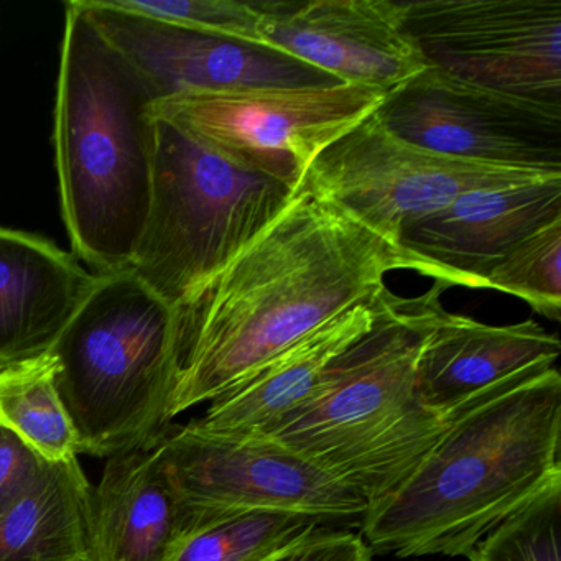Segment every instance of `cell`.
Here are the masks:
<instances>
[{"mask_svg": "<svg viewBox=\"0 0 561 561\" xmlns=\"http://www.w3.org/2000/svg\"><path fill=\"white\" fill-rule=\"evenodd\" d=\"M149 81L67 4L55 107L61 215L94 275L127 271L149 218L159 103Z\"/></svg>", "mask_w": 561, "mask_h": 561, "instance_id": "3", "label": "cell"}, {"mask_svg": "<svg viewBox=\"0 0 561 561\" xmlns=\"http://www.w3.org/2000/svg\"><path fill=\"white\" fill-rule=\"evenodd\" d=\"M259 44L341 83L390 91L425 70L393 0H252Z\"/></svg>", "mask_w": 561, "mask_h": 561, "instance_id": "13", "label": "cell"}, {"mask_svg": "<svg viewBox=\"0 0 561 561\" xmlns=\"http://www.w3.org/2000/svg\"><path fill=\"white\" fill-rule=\"evenodd\" d=\"M514 295L548 320L561 314V219L518 242L488 277V287Z\"/></svg>", "mask_w": 561, "mask_h": 561, "instance_id": "22", "label": "cell"}, {"mask_svg": "<svg viewBox=\"0 0 561 561\" xmlns=\"http://www.w3.org/2000/svg\"><path fill=\"white\" fill-rule=\"evenodd\" d=\"M297 190L159 119L149 218L130 271L176 307L267 231Z\"/></svg>", "mask_w": 561, "mask_h": 561, "instance_id": "6", "label": "cell"}, {"mask_svg": "<svg viewBox=\"0 0 561 561\" xmlns=\"http://www.w3.org/2000/svg\"><path fill=\"white\" fill-rule=\"evenodd\" d=\"M119 8L225 37L259 44L252 0H114Z\"/></svg>", "mask_w": 561, "mask_h": 561, "instance_id": "24", "label": "cell"}, {"mask_svg": "<svg viewBox=\"0 0 561 561\" xmlns=\"http://www.w3.org/2000/svg\"><path fill=\"white\" fill-rule=\"evenodd\" d=\"M153 448L202 525L232 512L284 511L337 527L359 525L369 508L350 485L268 439L215 438L182 426Z\"/></svg>", "mask_w": 561, "mask_h": 561, "instance_id": "10", "label": "cell"}, {"mask_svg": "<svg viewBox=\"0 0 561 561\" xmlns=\"http://www.w3.org/2000/svg\"><path fill=\"white\" fill-rule=\"evenodd\" d=\"M392 271H405L396 245L300 183L267 231L173 307V413L211 402L331 318L376 300Z\"/></svg>", "mask_w": 561, "mask_h": 561, "instance_id": "1", "label": "cell"}, {"mask_svg": "<svg viewBox=\"0 0 561 561\" xmlns=\"http://www.w3.org/2000/svg\"><path fill=\"white\" fill-rule=\"evenodd\" d=\"M377 298L331 318L255 367L213 399L205 416L193 420L186 428L215 438L267 436L288 413L313 396L333 360L373 328L379 310Z\"/></svg>", "mask_w": 561, "mask_h": 561, "instance_id": "15", "label": "cell"}, {"mask_svg": "<svg viewBox=\"0 0 561 561\" xmlns=\"http://www.w3.org/2000/svg\"><path fill=\"white\" fill-rule=\"evenodd\" d=\"M561 484V376L528 367L445 416L435 445L370 507L360 537L370 551L465 557L502 522Z\"/></svg>", "mask_w": 561, "mask_h": 561, "instance_id": "2", "label": "cell"}, {"mask_svg": "<svg viewBox=\"0 0 561 561\" xmlns=\"http://www.w3.org/2000/svg\"><path fill=\"white\" fill-rule=\"evenodd\" d=\"M47 462L0 423V514L35 484Z\"/></svg>", "mask_w": 561, "mask_h": 561, "instance_id": "25", "label": "cell"}, {"mask_svg": "<svg viewBox=\"0 0 561 561\" xmlns=\"http://www.w3.org/2000/svg\"><path fill=\"white\" fill-rule=\"evenodd\" d=\"M199 525L156 448L111 456L91 488L88 561H172Z\"/></svg>", "mask_w": 561, "mask_h": 561, "instance_id": "16", "label": "cell"}, {"mask_svg": "<svg viewBox=\"0 0 561 561\" xmlns=\"http://www.w3.org/2000/svg\"><path fill=\"white\" fill-rule=\"evenodd\" d=\"M91 485L78 458L47 462L0 514V561H88Z\"/></svg>", "mask_w": 561, "mask_h": 561, "instance_id": "19", "label": "cell"}, {"mask_svg": "<svg viewBox=\"0 0 561 561\" xmlns=\"http://www.w3.org/2000/svg\"><path fill=\"white\" fill-rule=\"evenodd\" d=\"M561 219V179L472 190L410 222L397 249L405 271L443 287H488L492 268L528 236Z\"/></svg>", "mask_w": 561, "mask_h": 561, "instance_id": "14", "label": "cell"}, {"mask_svg": "<svg viewBox=\"0 0 561 561\" xmlns=\"http://www.w3.org/2000/svg\"><path fill=\"white\" fill-rule=\"evenodd\" d=\"M445 290L433 284L422 297L400 298L386 288L373 328L333 360L313 396L262 439L320 466L369 508L379 504L445 430L416 379L420 350Z\"/></svg>", "mask_w": 561, "mask_h": 561, "instance_id": "4", "label": "cell"}, {"mask_svg": "<svg viewBox=\"0 0 561 561\" xmlns=\"http://www.w3.org/2000/svg\"><path fill=\"white\" fill-rule=\"evenodd\" d=\"M94 280L54 242L0 228V369L48 356Z\"/></svg>", "mask_w": 561, "mask_h": 561, "instance_id": "17", "label": "cell"}, {"mask_svg": "<svg viewBox=\"0 0 561 561\" xmlns=\"http://www.w3.org/2000/svg\"><path fill=\"white\" fill-rule=\"evenodd\" d=\"M267 561H373V551L360 535L327 525Z\"/></svg>", "mask_w": 561, "mask_h": 561, "instance_id": "26", "label": "cell"}, {"mask_svg": "<svg viewBox=\"0 0 561 561\" xmlns=\"http://www.w3.org/2000/svg\"><path fill=\"white\" fill-rule=\"evenodd\" d=\"M376 116L400 139L466 162L561 175V106L465 83L435 68L387 94Z\"/></svg>", "mask_w": 561, "mask_h": 561, "instance_id": "11", "label": "cell"}, {"mask_svg": "<svg viewBox=\"0 0 561 561\" xmlns=\"http://www.w3.org/2000/svg\"><path fill=\"white\" fill-rule=\"evenodd\" d=\"M413 561H419V560H413Z\"/></svg>", "mask_w": 561, "mask_h": 561, "instance_id": "27", "label": "cell"}, {"mask_svg": "<svg viewBox=\"0 0 561 561\" xmlns=\"http://www.w3.org/2000/svg\"><path fill=\"white\" fill-rule=\"evenodd\" d=\"M0 423L45 461L77 458V432L55 383L50 354L0 369Z\"/></svg>", "mask_w": 561, "mask_h": 561, "instance_id": "20", "label": "cell"}, {"mask_svg": "<svg viewBox=\"0 0 561 561\" xmlns=\"http://www.w3.org/2000/svg\"><path fill=\"white\" fill-rule=\"evenodd\" d=\"M78 451L111 458L153 448L175 419V308L130 268L96 275L50 351Z\"/></svg>", "mask_w": 561, "mask_h": 561, "instance_id": "5", "label": "cell"}, {"mask_svg": "<svg viewBox=\"0 0 561 561\" xmlns=\"http://www.w3.org/2000/svg\"><path fill=\"white\" fill-rule=\"evenodd\" d=\"M557 334L537 321L491 327L439 308L420 350L416 379L423 402L443 420L482 390L537 364H557Z\"/></svg>", "mask_w": 561, "mask_h": 561, "instance_id": "18", "label": "cell"}, {"mask_svg": "<svg viewBox=\"0 0 561 561\" xmlns=\"http://www.w3.org/2000/svg\"><path fill=\"white\" fill-rule=\"evenodd\" d=\"M547 179L561 175L466 162L413 146L374 113L318 153L301 183L397 248L407 225L465 193Z\"/></svg>", "mask_w": 561, "mask_h": 561, "instance_id": "8", "label": "cell"}, {"mask_svg": "<svg viewBox=\"0 0 561 561\" xmlns=\"http://www.w3.org/2000/svg\"><path fill=\"white\" fill-rule=\"evenodd\" d=\"M327 525L297 512H232L196 528L172 561H267Z\"/></svg>", "mask_w": 561, "mask_h": 561, "instance_id": "21", "label": "cell"}, {"mask_svg": "<svg viewBox=\"0 0 561 561\" xmlns=\"http://www.w3.org/2000/svg\"><path fill=\"white\" fill-rule=\"evenodd\" d=\"M386 96L353 83L249 88L167 98L156 116L228 159L298 186L318 153L376 113Z\"/></svg>", "mask_w": 561, "mask_h": 561, "instance_id": "7", "label": "cell"}, {"mask_svg": "<svg viewBox=\"0 0 561 561\" xmlns=\"http://www.w3.org/2000/svg\"><path fill=\"white\" fill-rule=\"evenodd\" d=\"M403 25L426 68L561 106V0H416Z\"/></svg>", "mask_w": 561, "mask_h": 561, "instance_id": "9", "label": "cell"}, {"mask_svg": "<svg viewBox=\"0 0 561 561\" xmlns=\"http://www.w3.org/2000/svg\"><path fill=\"white\" fill-rule=\"evenodd\" d=\"M98 31L149 81L159 100L249 88L331 87L336 78L282 51L119 8L78 0Z\"/></svg>", "mask_w": 561, "mask_h": 561, "instance_id": "12", "label": "cell"}, {"mask_svg": "<svg viewBox=\"0 0 561 561\" xmlns=\"http://www.w3.org/2000/svg\"><path fill=\"white\" fill-rule=\"evenodd\" d=\"M560 518L561 484H558L485 535L468 560L561 561Z\"/></svg>", "mask_w": 561, "mask_h": 561, "instance_id": "23", "label": "cell"}]
</instances>
